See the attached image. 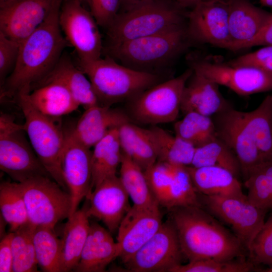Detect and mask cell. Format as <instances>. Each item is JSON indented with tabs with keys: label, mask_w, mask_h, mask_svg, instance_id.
I'll list each match as a JSON object with an SVG mask.
<instances>
[{
	"label": "cell",
	"mask_w": 272,
	"mask_h": 272,
	"mask_svg": "<svg viewBox=\"0 0 272 272\" xmlns=\"http://www.w3.org/2000/svg\"><path fill=\"white\" fill-rule=\"evenodd\" d=\"M60 7L56 9L34 31L20 42L16 65L1 86V97L29 92L53 71L69 45L59 23Z\"/></svg>",
	"instance_id": "cell-1"
},
{
	"label": "cell",
	"mask_w": 272,
	"mask_h": 272,
	"mask_svg": "<svg viewBox=\"0 0 272 272\" xmlns=\"http://www.w3.org/2000/svg\"><path fill=\"white\" fill-rule=\"evenodd\" d=\"M170 212L183 256L189 261L227 260L243 256L245 249L239 239L203 208L179 207Z\"/></svg>",
	"instance_id": "cell-2"
},
{
	"label": "cell",
	"mask_w": 272,
	"mask_h": 272,
	"mask_svg": "<svg viewBox=\"0 0 272 272\" xmlns=\"http://www.w3.org/2000/svg\"><path fill=\"white\" fill-rule=\"evenodd\" d=\"M188 39L186 27L182 25L154 35L108 43L103 52L124 66L157 74L156 70L168 65L185 49Z\"/></svg>",
	"instance_id": "cell-3"
},
{
	"label": "cell",
	"mask_w": 272,
	"mask_h": 272,
	"mask_svg": "<svg viewBox=\"0 0 272 272\" xmlns=\"http://www.w3.org/2000/svg\"><path fill=\"white\" fill-rule=\"evenodd\" d=\"M77 66L89 79L99 104L103 106L128 101L162 82L158 74L135 70L108 56L87 62H78Z\"/></svg>",
	"instance_id": "cell-4"
},
{
	"label": "cell",
	"mask_w": 272,
	"mask_h": 272,
	"mask_svg": "<svg viewBox=\"0 0 272 272\" xmlns=\"http://www.w3.org/2000/svg\"><path fill=\"white\" fill-rule=\"evenodd\" d=\"M181 8L175 1L152 0L119 12L107 28L109 43L148 36L184 25Z\"/></svg>",
	"instance_id": "cell-5"
},
{
	"label": "cell",
	"mask_w": 272,
	"mask_h": 272,
	"mask_svg": "<svg viewBox=\"0 0 272 272\" xmlns=\"http://www.w3.org/2000/svg\"><path fill=\"white\" fill-rule=\"evenodd\" d=\"M15 97L24 117V129L35 153L50 177L69 192L61 166L65 130L54 118L36 109L23 93Z\"/></svg>",
	"instance_id": "cell-6"
},
{
	"label": "cell",
	"mask_w": 272,
	"mask_h": 272,
	"mask_svg": "<svg viewBox=\"0 0 272 272\" xmlns=\"http://www.w3.org/2000/svg\"><path fill=\"white\" fill-rule=\"evenodd\" d=\"M189 68L179 76L162 81L148 88L128 101L130 119L146 124L175 121L181 111L182 94L192 74Z\"/></svg>",
	"instance_id": "cell-7"
},
{
	"label": "cell",
	"mask_w": 272,
	"mask_h": 272,
	"mask_svg": "<svg viewBox=\"0 0 272 272\" xmlns=\"http://www.w3.org/2000/svg\"><path fill=\"white\" fill-rule=\"evenodd\" d=\"M0 168L17 182L39 176L50 177L33 149L24 125L4 113L0 116Z\"/></svg>",
	"instance_id": "cell-8"
},
{
	"label": "cell",
	"mask_w": 272,
	"mask_h": 272,
	"mask_svg": "<svg viewBox=\"0 0 272 272\" xmlns=\"http://www.w3.org/2000/svg\"><path fill=\"white\" fill-rule=\"evenodd\" d=\"M18 183L30 224L54 229L59 222L68 219L71 195L51 177L39 176Z\"/></svg>",
	"instance_id": "cell-9"
},
{
	"label": "cell",
	"mask_w": 272,
	"mask_h": 272,
	"mask_svg": "<svg viewBox=\"0 0 272 272\" xmlns=\"http://www.w3.org/2000/svg\"><path fill=\"white\" fill-rule=\"evenodd\" d=\"M198 195L202 208L228 225L248 250L264 224L267 211L255 206L247 196Z\"/></svg>",
	"instance_id": "cell-10"
},
{
	"label": "cell",
	"mask_w": 272,
	"mask_h": 272,
	"mask_svg": "<svg viewBox=\"0 0 272 272\" xmlns=\"http://www.w3.org/2000/svg\"><path fill=\"white\" fill-rule=\"evenodd\" d=\"M59 23L69 44L74 47L79 62L101 57L103 52L98 24L91 13L78 0H64L60 9Z\"/></svg>",
	"instance_id": "cell-11"
},
{
	"label": "cell",
	"mask_w": 272,
	"mask_h": 272,
	"mask_svg": "<svg viewBox=\"0 0 272 272\" xmlns=\"http://www.w3.org/2000/svg\"><path fill=\"white\" fill-rule=\"evenodd\" d=\"M190 67L219 85L246 96L272 91V74L254 67L235 65L208 58L191 57Z\"/></svg>",
	"instance_id": "cell-12"
},
{
	"label": "cell",
	"mask_w": 272,
	"mask_h": 272,
	"mask_svg": "<svg viewBox=\"0 0 272 272\" xmlns=\"http://www.w3.org/2000/svg\"><path fill=\"white\" fill-rule=\"evenodd\" d=\"M184 257L171 220L163 223L154 236L125 263L134 272H171Z\"/></svg>",
	"instance_id": "cell-13"
},
{
	"label": "cell",
	"mask_w": 272,
	"mask_h": 272,
	"mask_svg": "<svg viewBox=\"0 0 272 272\" xmlns=\"http://www.w3.org/2000/svg\"><path fill=\"white\" fill-rule=\"evenodd\" d=\"M229 3L224 0H201L187 15L189 38L230 49Z\"/></svg>",
	"instance_id": "cell-14"
},
{
	"label": "cell",
	"mask_w": 272,
	"mask_h": 272,
	"mask_svg": "<svg viewBox=\"0 0 272 272\" xmlns=\"http://www.w3.org/2000/svg\"><path fill=\"white\" fill-rule=\"evenodd\" d=\"M218 137L236 156L244 180L264 161L257 145L245 125L242 111L230 106L215 115Z\"/></svg>",
	"instance_id": "cell-15"
},
{
	"label": "cell",
	"mask_w": 272,
	"mask_h": 272,
	"mask_svg": "<svg viewBox=\"0 0 272 272\" xmlns=\"http://www.w3.org/2000/svg\"><path fill=\"white\" fill-rule=\"evenodd\" d=\"M64 0H6L0 3V31L20 43Z\"/></svg>",
	"instance_id": "cell-16"
},
{
	"label": "cell",
	"mask_w": 272,
	"mask_h": 272,
	"mask_svg": "<svg viewBox=\"0 0 272 272\" xmlns=\"http://www.w3.org/2000/svg\"><path fill=\"white\" fill-rule=\"evenodd\" d=\"M91 155L90 148L77 139L73 128L65 130L61 166L63 177L71 197L69 217L78 210L82 200L92 192Z\"/></svg>",
	"instance_id": "cell-17"
},
{
	"label": "cell",
	"mask_w": 272,
	"mask_h": 272,
	"mask_svg": "<svg viewBox=\"0 0 272 272\" xmlns=\"http://www.w3.org/2000/svg\"><path fill=\"white\" fill-rule=\"evenodd\" d=\"M162 224L159 206L130 207L117 230L119 257L123 263L154 236Z\"/></svg>",
	"instance_id": "cell-18"
},
{
	"label": "cell",
	"mask_w": 272,
	"mask_h": 272,
	"mask_svg": "<svg viewBox=\"0 0 272 272\" xmlns=\"http://www.w3.org/2000/svg\"><path fill=\"white\" fill-rule=\"evenodd\" d=\"M129 196L117 175L104 180L86 197L89 217L101 221L111 233L118 230L130 209Z\"/></svg>",
	"instance_id": "cell-19"
},
{
	"label": "cell",
	"mask_w": 272,
	"mask_h": 272,
	"mask_svg": "<svg viewBox=\"0 0 272 272\" xmlns=\"http://www.w3.org/2000/svg\"><path fill=\"white\" fill-rule=\"evenodd\" d=\"M219 86L192 70L183 90L181 111L183 114L194 112L211 117L226 109L229 105L220 92Z\"/></svg>",
	"instance_id": "cell-20"
},
{
	"label": "cell",
	"mask_w": 272,
	"mask_h": 272,
	"mask_svg": "<svg viewBox=\"0 0 272 272\" xmlns=\"http://www.w3.org/2000/svg\"><path fill=\"white\" fill-rule=\"evenodd\" d=\"M129 121L131 119L127 113L97 104L85 109L73 131L80 142L91 148L110 130Z\"/></svg>",
	"instance_id": "cell-21"
},
{
	"label": "cell",
	"mask_w": 272,
	"mask_h": 272,
	"mask_svg": "<svg viewBox=\"0 0 272 272\" xmlns=\"http://www.w3.org/2000/svg\"><path fill=\"white\" fill-rule=\"evenodd\" d=\"M119 253L118 245L110 231L96 223H90L80 259L74 271H104L111 261L119 257Z\"/></svg>",
	"instance_id": "cell-22"
},
{
	"label": "cell",
	"mask_w": 272,
	"mask_h": 272,
	"mask_svg": "<svg viewBox=\"0 0 272 272\" xmlns=\"http://www.w3.org/2000/svg\"><path fill=\"white\" fill-rule=\"evenodd\" d=\"M21 93L38 111L54 118L69 114L80 106L69 89L56 81H44L29 92Z\"/></svg>",
	"instance_id": "cell-23"
},
{
	"label": "cell",
	"mask_w": 272,
	"mask_h": 272,
	"mask_svg": "<svg viewBox=\"0 0 272 272\" xmlns=\"http://www.w3.org/2000/svg\"><path fill=\"white\" fill-rule=\"evenodd\" d=\"M229 28L234 48L253 38L267 21L271 13L252 5L246 0H230Z\"/></svg>",
	"instance_id": "cell-24"
},
{
	"label": "cell",
	"mask_w": 272,
	"mask_h": 272,
	"mask_svg": "<svg viewBox=\"0 0 272 272\" xmlns=\"http://www.w3.org/2000/svg\"><path fill=\"white\" fill-rule=\"evenodd\" d=\"M198 193L208 196L245 197L238 178L229 170L216 166H187Z\"/></svg>",
	"instance_id": "cell-25"
},
{
	"label": "cell",
	"mask_w": 272,
	"mask_h": 272,
	"mask_svg": "<svg viewBox=\"0 0 272 272\" xmlns=\"http://www.w3.org/2000/svg\"><path fill=\"white\" fill-rule=\"evenodd\" d=\"M52 80L63 84L85 109L99 104L89 79L66 54H62L53 71L40 83Z\"/></svg>",
	"instance_id": "cell-26"
},
{
	"label": "cell",
	"mask_w": 272,
	"mask_h": 272,
	"mask_svg": "<svg viewBox=\"0 0 272 272\" xmlns=\"http://www.w3.org/2000/svg\"><path fill=\"white\" fill-rule=\"evenodd\" d=\"M85 205L67 219L61 239V272L74 270L78 265L90 226Z\"/></svg>",
	"instance_id": "cell-27"
},
{
	"label": "cell",
	"mask_w": 272,
	"mask_h": 272,
	"mask_svg": "<svg viewBox=\"0 0 272 272\" xmlns=\"http://www.w3.org/2000/svg\"><path fill=\"white\" fill-rule=\"evenodd\" d=\"M118 128L110 130L93 147L91 155L92 191L104 180L116 175L122 155Z\"/></svg>",
	"instance_id": "cell-28"
},
{
	"label": "cell",
	"mask_w": 272,
	"mask_h": 272,
	"mask_svg": "<svg viewBox=\"0 0 272 272\" xmlns=\"http://www.w3.org/2000/svg\"><path fill=\"white\" fill-rule=\"evenodd\" d=\"M118 129L122 152L144 171L157 161L156 149L148 129L129 121Z\"/></svg>",
	"instance_id": "cell-29"
},
{
	"label": "cell",
	"mask_w": 272,
	"mask_h": 272,
	"mask_svg": "<svg viewBox=\"0 0 272 272\" xmlns=\"http://www.w3.org/2000/svg\"><path fill=\"white\" fill-rule=\"evenodd\" d=\"M147 129L156 149L157 161L172 166H191L195 149L193 145L157 125Z\"/></svg>",
	"instance_id": "cell-30"
},
{
	"label": "cell",
	"mask_w": 272,
	"mask_h": 272,
	"mask_svg": "<svg viewBox=\"0 0 272 272\" xmlns=\"http://www.w3.org/2000/svg\"><path fill=\"white\" fill-rule=\"evenodd\" d=\"M247 128L265 162H272V94L254 110L242 111Z\"/></svg>",
	"instance_id": "cell-31"
},
{
	"label": "cell",
	"mask_w": 272,
	"mask_h": 272,
	"mask_svg": "<svg viewBox=\"0 0 272 272\" xmlns=\"http://www.w3.org/2000/svg\"><path fill=\"white\" fill-rule=\"evenodd\" d=\"M120 166L119 177L132 206L138 208L159 206L150 190L144 171L123 153Z\"/></svg>",
	"instance_id": "cell-32"
},
{
	"label": "cell",
	"mask_w": 272,
	"mask_h": 272,
	"mask_svg": "<svg viewBox=\"0 0 272 272\" xmlns=\"http://www.w3.org/2000/svg\"><path fill=\"white\" fill-rule=\"evenodd\" d=\"M216 166L227 169L237 178L241 174L239 162L232 151L220 138L195 148L191 166Z\"/></svg>",
	"instance_id": "cell-33"
},
{
	"label": "cell",
	"mask_w": 272,
	"mask_h": 272,
	"mask_svg": "<svg viewBox=\"0 0 272 272\" xmlns=\"http://www.w3.org/2000/svg\"><path fill=\"white\" fill-rule=\"evenodd\" d=\"M54 229L38 226L33 233L38 265L45 272H61V239L57 238Z\"/></svg>",
	"instance_id": "cell-34"
},
{
	"label": "cell",
	"mask_w": 272,
	"mask_h": 272,
	"mask_svg": "<svg viewBox=\"0 0 272 272\" xmlns=\"http://www.w3.org/2000/svg\"><path fill=\"white\" fill-rule=\"evenodd\" d=\"M174 125L175 134L193 145L201 146L218 137L211 117L191 112L187 113Z\"/></svg>",
	"instance_id": "cell-35"
},
{
	"label": "cell",
	"mask_w": 272,
	"mask_h": 272,
	"mask_svg": "<svg viewBox=\"0 0 272 272\" xmlns=\"http://www.w3.org/2000/svg\"><path fill=\"white\" fill-rule=\"evenodd\" d=\"M0 209L3 219L9 224L11 232L28 222L25 202L18 182H1Z\"/></svg>",
	"instance_id": "cell-36"
},
{
	"label": "cell",
	"mask_w": 272,
	"mask_h": 272,
	"mask_svg": "<svg viewBox=\"0 0 272 272\" xmlns=\"http://www.w3.org/2000/svg\"><path fill=\"white\" fill-rule=\"evenodd\" d=\"M172 167V182L164 207L170 211L179 207H202L198 193L194 187L187 167Z\"/></svg>",
	"instance_id": "cell-37"
},
{
	"label": "cell",
	"mask_w": 272,
	"mask_h": 272,
	"mask_svg": "<svg viewBox=\"0 0 272 272\" xmlns=\"http://www.w3.org/2000/svg\"><path fill=\"white\" fill-rule=\"evenodd\" d=\"M35 228L36 227L28 222L13 232L12 240L13 271H38L33 239Z\"/></svg>",
	"instance_id": "cell-38"
},
{
	"label": "cell",
	"mask_w": 272,
	"mask_h": 272,
	"mask_svg": "<svg viewBox=\"0 0 272 272\" xmlns=\"http://www.w3.org/2000/svg\"><path fill=\"white\" fill-rule=\"evenodd\" d=\"M248 200L258 208L272 211V162L262 164L244 180Z\"/></svg>",
	"instance_id": "cell-39"
},
{
	"label": "cell",
	"mask_w": 272,
	"mask_h": 272,
	"mask_svg": "<svg viewBox=\"0 0 272 272\" xmlns=\"http://www.w3.org/2000/svg\"><path fill=\"white\" fill-rule=\"evenodd\" d=\"M255 270L254 263L243 259H199L180 264L171 272H248Z\"/></svg>",
	"instance_id": "cell-40"
},
{
	"label": "cell",
	"mask_w": 272,
	"mask_h": 272,
	"mask_svg": "<svg viewBox=\"0 0 272 272\" xmlns=\"http://www.w3.org/2000/svg\"><path fill=\"white\" fill-rule=\"evenodd\" d=\"M144 173L154 198L159 206L164 207L172 179V166L157 161Z\"/></svg>",
	"instance_id": "cell-41"
},
{
	"label": "cell",
	"mask_w": 272,
	"mask_h": 272,
	"mask_svg": "<svg viewBox=\"0 0 272 272\" xmlns=\"http://www.w3.org/2000/svg\"><path fill=\"white\" fill-rule=\"evenodd\" d=\"M248 251L253 263L268 266L272 263V214L265 221Z\"/></svg>",
	"instance_id": "cell-42"
},
{
	"label": "cell",
	"mask_w": 272,
	"mask_h": 272,
	"mask_svg": "<svg viewBox=\"0 0 272 272\" xmlns=\"http://www.w3.org/2000/svg\"><path fill=\"white\" fill-rule=\"evenodd\" d=\"M20 43L7 37L0 31L1 87L13 72L19 55Z\"/></svg>",
	"instance_id": "cell-43"
},
{
	"label": "cell",
	"mask_w": 272,
	"mask_h": 272,
	"mask_svg": "<svg viewBox=\"0 0 272 272\" xmlns=\"http://www.w3.org/2000/svg\"><path fill=\"white\" fill-rule=\"evenodd\" d=\"M235 65L254 67L272 74V46H263L259 49L231 60Z\"/></svg>",
	"instance_id": "cell-44"
},
{
	"label": "cell",
	"mask_w": 272,
	"mask_h": 272,
	"mask_svg": "<svg viewBox=\"0 0 272 272\" xmlns=\"http://www.w3.org/2000/svg\"><path fill=\"white\" fill-rule=\"evenodd\" d=\"M87 3L98 25L107 28L119 12L121 0H88Z\"/></svg>",
	"instance_id": "cell-45"
},
{
	"label": "cell",
	"mask_w": 272,
	"mask_h": 272,
	"mask_svg": "<svg viewBox=\"0 0 272 272\" xmlns=\"http://www.w3.org/2000/svg\"><path fill=\"white\" fill-rule=\"evenodd\" d=\"M272 46V13L258 33L250 40L236 46L233 50L256 46Z\"/></svg>",
	"instance_id": "cell-46"
},
{
	"label": "cell",
	"mask_w": 272,
	"mask_h": 272,
	"mask_svg": "<svg viewBox=\"0 0 272 272\" xmlns=\"http://www.w3.org/2000/svg\"><path fill=\"white\" fill-rule=\"evenodd\" d=\"M13 232L5 235L0 242V271H13V255L12 240Z\"/></svg>",
	"instance_id": "cell-47"
},
{
	"label": "cell",
	"mask_w": 272,
	"mask_h": 272,
	"mask_svg": "<svg viewBox=\"0 0 272 272\" xmlns=\"http://www.w3.org/2000/svg\"><path fill=\"white\" fill-rule=\"evenodd\" d=\"M152 0H121L120 12L127 11L139 4Z\"/></svg>",
	"instance_id": "cell-48"
},
{
	"label": "cell",
	"mask_w": 272,
	"mask_h": 272,
	"mask_svg": "<svg viewBox=\"0 0 272 272\" xmlns=\"http://www.w3.org/2000/svg\"><path fill=\"white\" fill-rule=\"evenodd\" d=\"M182 7H193L201 0H174Z\"/></svg>",
	"instance_id": "cell-49"
},
{
	"label": "cell",
	"mask_w": 272,
	"mask_h": 272,
	"mask_svg": "<svg viewBox=\"0 0 272 272\" xmlns=\"http://www.w3.org/2000/svg\"><path fill=\"white\" fill-rule=\"evenodd\" d=\"M263 6L272 8V0H259Z\"/></svg>",
	"instance_id": "cell-50"
},
{
	"label": "cell",
	"mask_w": 272,
	"mask_h": 272,
	"mask_svg": "<svg viewBox=\"0 0 272 272\" xmlns=\"http://www.w3.org/2000/svg\"><path fill=\"white\" fill-rule=\"evenodd\" d=\"M264 271L266 272H272V263L269 266V267L266 268Z\"/></svg>",
	"instance_id": "cell-51"
},
{
	"label": "cell",
	"mask_w": 272,
	"mask_h": 272,
	"mask_svg": "<svg viewBox=\"0 0 272 272\" xmlns=\"http://www.w3.org/2000/svg\"><path fill=\"white\" fill-rule=\"evenodd\" d=\"M78 1H80L81 3H82L83 4L84 2H87V3L88 0H78Z\"/></svg>",
	"instance_id": "cell-52"
},
{
	"label": "cell",
	"mask_w": 272,
	"mask_h": 272,
	"mask_svg": "<svg viewBox=\"0 0 272 272\" xmlns=\"http://www.w3.org/2000/svg\"><path fill=\"white\" fill-rule=\"evenodd\" d=\"M5 1H6V0H0V3H3V2H5Z\"/></svg>",
	"instance_id": "cell-53"
}]
</instances>
